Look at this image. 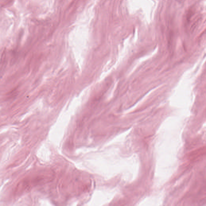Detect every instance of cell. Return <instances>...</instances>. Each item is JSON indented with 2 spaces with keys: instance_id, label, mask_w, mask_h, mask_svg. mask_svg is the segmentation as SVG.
I'll use <instances>...</instances> for the list:
<instances>
[]
</instances>
